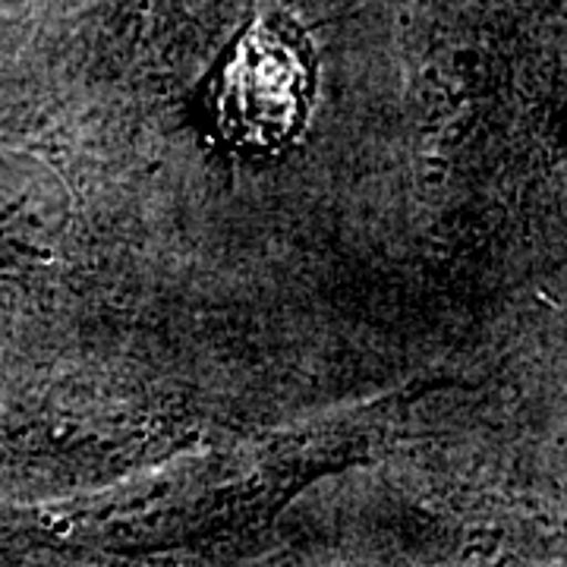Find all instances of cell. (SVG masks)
Masks as SVG:
<instances>
[{"instance_id": "cell-1", "label": "cell", "mask_w": 567, "mask_h": 567, "mask_svg": "<svg viewBox=\"0 0 567 567\" xmlns=\"http://www.w3.org/2000/svg\"><path fill=\"white\" fill-rule=\"evenodd\" d=\"M316 61L287 17H262L230 44L208 82L215 130L237 148L275 152L309 121Z\"/></svg>"}]
</instances>
